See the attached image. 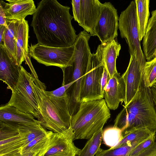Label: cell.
Segmentation results:
<instances>
[{"instance_id": "obj_27", "label": "cell", "mask_w": 156, "mask_h": 156, "mask_svg": "<svg viewBox=\"0 0 156 156\" xmlns=\"http://www.w3.org/2000/svg\"><path fill=\"white\" fill-rule=\"evenodd\" d=\"M156 134H152L149 137L139 144L129 152L127 156H136L150 147L155 142Z\"/></svg>"}, {"instance_id": "obj_20", "label": "cell", "mask_w": 156, "mask_h": 156, "mask_svg": "<svg viewBox=\"0 0 156 156\" xmlns=\"http://www.w3.org/2000/svg\"><path fill=\"white\" fill-rule=\"evenodd\" d=\"M101 44L104 64L108 74V79H110L117 72L116 60L119 55L121 46L115 39L110 42Z\"/></svg>"}, {"instance_id": "obj_25", "label": "cell", "mask_w": 156, "mask_h": 156, "mask_svg": "<svg viewBox=\"0 0 156 156\" xmlns=\"http://www.w3.org/2000/svg\"><path fill=\"white\" fill-rule=\"evenodd\" d=\"M122 136V130L114 126L103 131L102 139L105 144L110 148L116 146L121 141Z\"/></svg>"}, {"instance_id": "obj_31", "label": "cell", "mask_w": 156, "mask_h": 156, "mask_svg": "<svg viewBox=\"0 0 156 156\" xmlns=\"http://www.w3.org/2000/svg\"><path fill=\"white\" fill-rule=\"evenodd\" d=\"M135 156H156V141L145 150Z\"/></svg>"}, {"instance_id": "obj_16", "label": "cell", "mask_w": 156, "mask_h": 156, "mask_svg": "<svg viewBox=\"0 0 156 156\" xmlns=\"http://www.w3.org/2000/svg\"><path fill=\"white\" fill-rule=\"evenodd\" d=\"M21 66L10 60L3 44H0V80L7 85V88L12 91L20 76Z\"/></svg>"}, {"instance_id": "obj_30", "label": "cell", "mask_w": 156, "mask_h": 156, "mask_svg": "<svg viewBox=\"0 0 156 156\" xmlns=\"http://www.w3.org/2000/svg\"><path fill=\"white\" fill-rule=\"evenodd\" d=\"M49 143V142L45 147L41 149L32 151L24 153L19 154L16 156H43L48 148Z\"/></svg>"}, {"instance_id": "obj_12", "label": "cell", "mask_w": 156, "mask_h": 156, "mask_svg": "<svg viewBox=\"0 0 156 156\" xmlns=\"http://www.w3.org/2000/svg\"><path fill=\"white\" fill-rule=\"evenodd\" d=\"M104 98L109 109L115 110L119 104L125 102L126 97V87L124 80L118 72L112 77L108 79L104 89Z\"/></svg>"}, {"instance_id": "obj_2", "label": "cell", "mask_w": 156, "mask_h": 156, "mask_svg": "<svg viewBox=\"0 0 156 156\" xmlns=\"http://www.w3.org/2000/svg\"><path fill=\"white\" fill-rule=\"evenodd\" d=\"M117 115L114 126L122 133L146 128L156 133V110L150 88L145 85L143 73L133 98Z\"/></svg>"}, {"instance_id": "obj_23", "label": "cell", "mask_w": 156, "mask_h": 156, "mask_svg": "<svg viewBox=\"0 0 156 156\" xmlns=\"http://www.w3.org/2000/svg\"><path fill=\"white\" fill-rule=\"evenodd\" d=\"M153 133L146 128L123 132L121 141L116 146L112 148L134 142H142Z\"/></svg>"}, {"instance_id": "obj_15", "label": "cell", "mask_w": 156, "mask_h": 156, "mask_svg": "<svg viewBox=\"0 0 156 156\" xmlns=\"http://www.w3.org/2000/svg\"><path fill=\"white\" fill-rule=\"evenodd\" d=\"M8 2L0 0L8 20L18 21L25 19L29 15H33L36 8L33 0H6Z\"/></svg>"}, {"instance_id": "obj_34", "label": "cell", "mask_w": 156, "mask_h": 156, "mask_svg": "<svg viewBox=\"0 0 156 156\" xmlns=\"http://www.w3.org/2000/svg\"><path fill=\"white\" fill-rule=\"evenodd\" d=\"M150 88L153 102L156 110V85H153Z\"/></svg>"}, {"instance_id": "obj_3", "label": "cell", "mask_w": 156, "mask_h": 156, "mask_svg": "<svg viewBox=\"0 0 156 156\" xmlns=\"http://www.w3.org/2000/svg\"><path fill=\"white\" fill-rule=\"evenodd\" d=\"M111 116L104 99L81 102L76 112L71 117V126L75 140L90 139L103 128Z\"/></svg>"}, {"instance_id": "obj_6", "label": "cell", "mask_w": 156, "mask_h": 156, "mask_svg": "<svg viewBox=\"0 0 156 156\" xmlns=\"http://www.w3.org/2000/svg\"><path fill=\"white\" fill-rule=\"evenodd\" d=\"M105 66L102 44L99 45L95 53L91 54L86 73L82 79L80 93V102L104 98L101 82Z\"/></svg>"}, {"instance_id": "obj_9", "label": "cell", "mask_w": 156, "mask_h": 156, "mask_svg": "<svg viewBox=\"0 0 156 156\" xmlns=\"http://www.w3.org/2000/svg\"><path fill=\"white\" fill-rule=\"evenodd\" d=\"M74 44L68 47H55L31 44L29 48L30 57L46 66H54L63 69L69 66L73 54Z\"/></svg>"}, {"instance_id": "obj_29", "label": "cell", "mask_w": 156, "mask_h": 156, "mask_svg": "<svg viewBox=\"0 0 156 156\" xmlns=\"http://www.w3.org/2000/svg\"><path fill=\"white\" fill-rule=\"evenodd\" d=\"M73 17L75 21L79 23L80 16L81 0L72 1Z\"/></svg>"}, {"instance_id": "obj_33", "label": "cell", "mask_w": 156, "mask_h": 156, "mask_svg": "<svg viewBox=\"0 0 156 156\" xmlns=\"http://www.w3.org/2000/svg\"><path fill=\"white\" fill-rule=\"evenodd\" d=\"M108 77V73L105 68L101 82V90L103 95L104 88L107 83Z\"/></svg>"}, {"instance_id": "obj_1", "label": "cell", "mask_w": 156, "mask_h": 156, "mask_svg": "<svg viewBox=\"0 0 156 156\" xmlns=\"http://www.w3.org/2000/svg\"><path fill=\"white\" fill-rule=\"evenodd\" d=\"M70 9L56 0H42L38 3L31 24L38 44L55 47L75 44L77 35L71 24L74 18Z\"/></svg>"}, {"instance_id": "obj_18", "label": "cell", "mask_w": 156, "mask_h": 156, "mask_svg": "<svg viewBox=\"0 0 156 156\" xmlns=\"http://www.w3.org/2000/svg\"><path fill=\"white\" fill-rule=\"evenodd\" d=\"M0 122L27 124L39 123L31 114L23 112L13 106L6 104L0 106Z\"/></svg>"}, {"instance_id": "obj_37", "label": "cell", "mask_w": 156, "mask_h": 156, "mask_svg": "<svg viewBox=\"0 0 156 156\" xmlns=\"http://www.w3.org/2000/svg\"><path fill=\"white\" fill-rule=\"evenodd\" d=\"M154 85H156V79L155 80V83L154 84Z\"/></svg>"}, {"instance_id": "obj_5", "label": "cell", "mask_w": 156, "mask_h": 156, "mask_svg": "<svg viewBox=\"0 0 156 156\" xmlns=\"http://www.w3.org/2000/svg\"><path fill=\"white\" fill-rule=\"evenodd\" d=\"M46 131L39 123L27 124L0 122V156H16L23 147Z\"/></svg>"}, {"instance_id": "obj_11", "label": "cell", "mask_w": 156, "mask_h": 156, "mask_svg": "<svg viewBox=\"0 0 156 156\" xmlns=\"http://www.w3.org/2000/svg\"><path fill=\"white\" fill-rule=\"evenodd\" d=\"M75 134L70 126L61 133L53 132L49 147L43 156H76L81 149L75 145Z\"/></svg>"}, {"instance_id": "obj_4", "label": "cell", "mask_w": 156, "mask_h": 156, "mask_svg": "<svg viewBox=\"0 0 156 156\" xmlns=\"http://www.w3.org/2000/svg\"><path fill=\"white\" fill-rule=\"evenodd\" d=\"M35 78L30 82L40 112L43 119L41 124L54 133H61L71 126V116L67 98L50 99L44 90L35 83Z\"/></svg>"}, {"instance_id": "obj_19", "label": "cell", "mask_w": 156, "mask_h": 156, "mask_svg": "<svg viewBox=\"0 0 156 156\" xmlns=\"http://www.w3.org/2000/svg\"><path fill=\"white\" fill-rule=\"evenodd\" d=\"M142 44L145 57L147 61H150L154 58L156 50V9L151 12Z\"/></svg>"}, {"instance_id": "obj_24", "label": "cell", "mask_w": 156, "mask_h": 156, "mask_svg": "<svg viewBox=\"0 0 156 156\" xmlns=\"http://www.w3.org/2000/svg\"><path fill=\"white\" fill-rule=\"evenodd\" d=\"M103 129H100L89 140L78 156H94L101 148Z\"/></svg>"}, {"instance_id": "obj_28", "label": "cell", "mask_w": 156, "mask_h": 156, "mask_svg": "<svg viewBox=\"0 0 156 156\" xmlns=\"http://www.w3.org/2000/svg\"><path fill=\"white\" fill-rule=\"evenodd\" d=\"M74 83V82H72L64 86H62L53 91H48L44 90V91L47 96L49 98H67L68 100L66 90Z\"/></svg>"}, {"instance_id": "obj_26", "label": "cell", "mask_w": 156, "mask_h": 156, "mask_svg": "<svg viewBox=\"0 0 156 156\" xmlns=\"http://www.w3.org/2000/svg\"><path fill=\"white\" fill-rule=\"evenodd\" d=\"M143 78L146 86L151 88L154 85L156 79V58L146 62Z\"/></svg>"}, {"instance_id": "obj_7", "label": "cell", "mask_w": 156, "mask_h": 156, "mask_svg": "<svg viewBox=\"0 0 156 156\" xmlns=\"http://www.w3.org/2000/svg\"><path fill=\"white\" fill-rule=\"evenodd\" d=\"M34 78V75L21 66L18 83L12 91L10 100L6 104L13 106L23 112L31 114L41 125L43 119L30 83Z\"/></svg>"}, {"instance_id": "obj_14", "label": "cell", "mask_w": 156, "mask_h": 156, "mask_svg": "<svg viewBox=\"0 0 156 156\" xmlns=\"http://www.w3.org/2000/svg\"><path fill=\"white\" fill-rule=\"evenodd\" d=\"M144 69V68L140 65L135 56L130 55L127 69L122 75L126 87V97L124 105H127L136 94Z\"/></svg>"}, {"instance_id": "obj_35", "label": "cell", "mask_w": 156, "mask_h": 156, "mask_svg": "<svg viewBox=\"0 0 156 156\" xmlns=\"http://www.w3.org/2000/svg\"><path fill=\"white\" fill-rule=\"evenodd\" d=\"M6 27L4 26H0V44H2L3 38Z\"/></svg>"}, {"instance_id": "obj_8", "label": "cell", "mask_w": 156, "mask_h": 156, "mask_svg": "<svg viewBox=\"0 0 156 156\" xmlns=\"http://www.w3.org/2000/svg\"><path fill=\"white\" fill-rule=\"evenodd\" d=\"M118 21L121 37L126 40L130 55H135L140 65L144 68L147 61L141 47L135 0L121 12Z\"/></svg>"}, {"instance_id": "obj_10", "label": "cell", "mask_w": 156, "mask_h": 156, "mask_svg": "<svg viewBox=\"0 0 156 156\" xmlns=\"http://www.w3.org/2000/svg\"><path fill=\"white\" fill-rule=\"evenodd\" d=\"M117 10L110 2L102 4L101 13L94 29V36L101 44L107 43L116 38L119 28Z\"/></svg>"}, {"instance_id": "obj_13", "label": "cell", "mask_w": 156, "mask_h": 156, "mask_svg": "<svg viewBox=\"0 0 156 156\" xmlns=\"http://www.w3.org/2000/svg\"><path fill=\"white\" fill-rule=\"evenodd\" d=\"M102 6V4L98 0H81L80 16L78 24L91 36H94V29Z\"/></svg>"}, {"instance_id": "obj_36", "label": "cell", "mask_w": 156, "mask_h": 156, "mask_svg": "<svg viewBox=\"0 0 156 156\" xmlns=\"http://www.w3.org/2000/svg\"><path fill=\"white\" fill-rule=\"evenodd\" d=\"M154 58H156V50L155 52L154 53Z\"/></svg>"}, {"instance_id": "obj_32", "label": "cell", "mask_w": 156, "mask_h": 156, "mask_svg": "<svg viewBox=\"0 0 156 156\" xmlns=\"http://www.w3.org/2000/svg\"><path fill=\"white\" fill-rule=\"evenodd\" d=\"M7 20L3 7L0 4V26L2 25L7 27Z\"/></svg>"}, {"instance_id": "obj_17", "label": "cell", "mask_w": 156, "mask_h": 156, "mask_svg": "<svg viewBox=\"0 0 156 156\" xmlns=\"http://www.w3.org/2000/svg\"><path fill=\"white\" fill-rule=\"evenodd\" d=\"M29 27L25 19L17 21L16 26V59L17 65L20 66L29 56Z\"/></svg>"}, {"instance_id": "obj_22", "label": "cell", "mask_w": 156, "mask_h": 156, "mask_svg": "<svg viewBox=\"0 0 156 156\" xmlns=\"http://www.w3.org/2000/svg\"><path fill=\"white\" fill-rule=\"evenodd\" d=\"M139 39L141 41L146 32L150 16L149 0H135Z\"/></svg>"}, {"instance_id": "obj_21", "label": "cell", "mask_w": 156, "mask_h": 156, "mask_svg": "<svg viewBox=\"0 0 156 156\" xmlns=\"http://www.w3.org/2000/svg\"><path fill=\"white\" fill-rule=\"evenodd\" d=\"M17 20H8L3 37L2 44L9 57L14 63L16 59V26Z\"/></svg>"}]
</instances>
